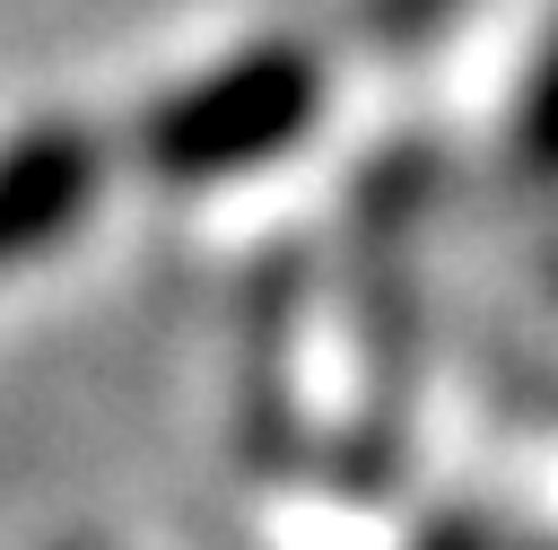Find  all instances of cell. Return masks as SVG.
<instances>
[{
	"label": "cell",
	"mask_w": 558,
	"mask_h": 550,
	"mask_svg": "<svg viewBox=\"0 0 558 550\" xmlns=\"http://www.w3.org/2000/svg\"><path fill=\"white\" fill-rule=\"evenodd\" d=\"M305 113H314V70H305V52L270 44V52L227 61L218 79L166 96L148 113V157L166 175H227V166L288 148L305 131Z\"/></svg>",
	"instance_id": "obj_1"
},
{
	"label": "cell",
	"mask_w": 558,
	"mask_h": 550,
	"mask_svg": "<svg viewBox=\"0 0 558 550\" xmlns=\"http://www.w3.org/2000/svg\"><path fill=\"white\" fill-rule=\"evenodd\" d=\"M96 192V148L70 122H35L26 140L0 148V262L52 244Z\"/></svg>",
	"instance_id": "obj_2"
},
{
	"label": "cell",
	"mask_w": 558,
	"mask_h": 550,
	"mask_svg": "<svg viewBox=\"0 0 558 550\" xmlns=\"http://www.w3.org/2000/svg\"><path fill=\"white\" fill-rule=\"evenodd\" d=\"M427 550H480V533H462V524H445V533H436Z\"/></svg>",
	"instance_id": "obj_3"
}]
</instances>
